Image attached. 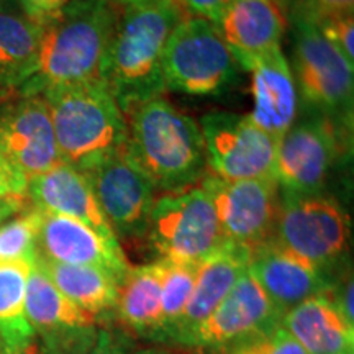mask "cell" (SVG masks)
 <instances>
[{"label": "cell", "mask_w": 354, "mask_h": 354, "mask_svg": "<svg viewBox=\"0 0 354 354\" xmlns=\"http://www.w3.org/2000/svg\"><path fill=\"white\" fill-rule=\"evenodd\" d=\"M26 187L25 177L0 154V198L26 197Z\"/></svg>", "instance_id": "35"}, {"label": "cell", "mask_w": 354, "mask_h": 354, "mask_svg": "<svg viewBox=\"0 0 354 354\" xmlns=\"http://www.w3.org/2000/svg\"><path fill=\"white\" fill-rule=\"evenodd\" d=\"M25 19L38 26H44L55 20L73 0H19Z\"/></svg>", "instance_id": "33"}, {"label": "cell", "mask_w": 354, "mask_h": 354, "mask_svg": "<svg viewBox=\"0 0 354 354\" xmlns=\"http://www.w3.org/2000/svg\"><path fill=\"white\" fill-rule=\"evenodd\" d=\"M159 261L161 268V312H162V346H171L177 326L187 308L196 284L197 266L192 263Z\"/></svg>", "instance_id": "27"}, {"label": "cell", "mask_w": 354, "mask_h": 354, "mask_svg": "<svg viewBox=\"0 0 354 354\" xmlns=\"http://www.w3.org/2000/svg\"><path fill=\"white\" fill-rule=\"evenodd\" d=\"M113 317L131 338L162 343L159 261L128 268L122 277Z\"/></svg>", "instance_id": "22"}, {"label": "cell", "mask_w": 354, "mask_h": 354, "mask_svg": "<svg viewBox=\"0 0 354 354\" xmlns=\"http://www.w3.org/2000/svg\"><path fill=\"white\" fill-rule=\"evenodd\" d=\"M37 263L51 279V282L63 292L71 302L86 310L87 313L104 323L112 318L117 308L118 290L123 276L94 266H69L53 263L39 258Z\"/></svg>", "instance_id": "24"}, {"label": "cell", "mask_w": 354, "mask_h": 354, "mask_svg": "<svg viewBox=\"0 0 354 354\" xmlns=\"http://www.w3.org/2000/svg\"><path fill=\"white\" fill-rule=\"evenodd\" d=\"M292 24V74L304 107L315 115L351 118L354 66L335 50L308 17L289 10Z\"/></svg>", "instance_id": "6"}, {"label": "cell", "mask_w": 354, "mask_h": 354, "mask_svg": "<svg viewBox=\"0 0 354 354\" xmlns=\"http://www.w3.org/2000/svg\"><path fill=\"white\" fill-rule=\"evenodd\" d=\"M37 254L53 263L94 266L125 276L130 268L118 240L107 238L76 218L43 212Z\"/></svg>", "instance_id": "17"}, {"label": "cell", "mask_w": 354, "mask_h": 354, "mask_svg": "<svg viewBox=\"0 0 354 354\" xmlns=\"http://www.w3.org/2000/svg\"><path fill=\"white\" fill-rule=\"evenodd\" d=\"M25 315L44 354H86L104 325L57 290L37 258L26 282Z\"/></svg>", "instance_id": "10"}, {"label": "cell", "mask_w": 354, "mask_h": 354, "mask_svg": "<svg viewBox=\"0 0 354 354\" xmlns=\"http://www.w3.org/2000/svg\"><path fill=\"white\" fill-rule=\"evenodd\" d=\"M115 3H118V6H123V3H128V2H131V0H113Z\"/></svg>", "instance_id": "40"}, {"label": "cell", "mask_w": 354, "mask_h": 354, "mask_svg": "<svg viewBox=\"0 0 354 354\" xmlns=\"http://www.w3.org/2000/svg\"><path fill=\"white\" fill-rule=\"evenodd\" d=\"M0 154L26 183L61 162L46 100L20 95L0 107Z\"/></svg>", "instance_id": "15"}, {"label": "cell", "mask_w": 354, "mask_h": 354, "mask_svg": "<svg viewBox=\"0 0 354 354\" xmlns=\"http://www.w3.org/2000/svg\"><path fill=\"white\" fill-rule=\"evenodd\" d=\"M238 63L215 24L185 17L172 32L161 61L162 87L189 95H216L227 91Z\"/></svg>", "instance_id": "8"}, {"label": "cell", "mask_w": 354, "mask_h": 354, "mask_svg": "<svg viewBox=\"0 0 354 354\" xmlns=\"http://www.w3.org/2000/svg\"><path fill=\"white\" fill-rule=\"evenodd\" d=\"M50 109L61 162L91 172L127 148V122L107 84L99 81L41 92Z\"/></svg>", "instance_id": "4"}, {"label": "cell", "mask_w": 354, "mask_h": 354, "mask_svg": "<svg viewBox=\"0 0 354 354\" xmlns=\"http://www.w3.org/2000/svg\"><path fill=\"white\" fill-rule=\"evenodd\" d=\"M133 354H184L180 353L177 348H165V346H149V348H141V349H135Z\"/></svg>", "instance_id": "37"}, {"label": "cell", "mask_w": 354, "mask_h": 354, "mask_svg": "<svg viewBox=\"0 0 354 354\" xmlns=\"http://www.w3.org/2000/svg\"><path fill=\"white\" fill-rule=\"evenodd\" d=\"M28 198L26 197H15V198H0V225L13 215L20 214L25 209H28Z\"/></svg>", "instance_id": "36"}, {"label": "cell", "mask_w": 354, "mask_h": 354, "mask_svg": "<svg viewBox=\"0 0 354 354\" xmlns=\"http://www.w3.org/2000/svg\"><path fill=\"white\" fill-rule=\"evenodd\" d=\"M2 354H44L41 346H39V343L35 339L30 344H26L24 348H19V349H13V351H8V353H2Z\"/></svg>", "instance_id": "38"}, {"label": "cell", "mask_w": 354, "mask_h": 354, "mask_svg": "<svg viewBox=\"0 0 354 354\" xmlns=\"http://www.w3.org/2000/svg\"><path fill=\"white\" fill-rule=\"evenodd\" d=\"M189 17L177 0H131L120 6L117 26L102 66L122 112L162 92L161 61L176 26Z\"/></svg>", "instance_id": "2"}, {"label": "cell", "mask_w": 354, "mask_h": 354, "mask_svg": "<svg viewBox=\"0 0 354 354\" xmlns=\"http://www.w3.org/2000/svg\"><path fill=\"white\" fill-rule=\"evenodd\" d=\"M26 197L35 209L76 218L104 236L117 240L100 209L88 177L64 162L30 180Z\"/></svg>", "instance_id": "20"}, {"label": "cell", "mask_w": 354, "mask_h": 354, "mask_svg": "<svg viewBox=\"0 0 354 354\" xmlns=\"http://www.w3.org/2000/svg\"><path fill=\"white\" fill-rule=\"evenodd\" d=\"M145 238L158 259L198 264L223 245L214 202L201 184L158 197Z\"/></svg>", "instance_id": "7"}, {"label": "cell", "mask_w": 354, "mask_h": 354, "mask_svg": "<svg viewBox=\"0 0 354 354\" xmlns=\"http://www.w3.org/2000/svg\"><path fill=\"white\" fill-rule=\"evenodd\" d=\"M2 353H3V351H2V349H0V354H2Z\"/></svg>", "instance_id": "42"}, {"label": "cell", "mask_w": 354, "mask_h": 354, "mask_svg": "<svg viewBox=\"0 0 354 354\" xmlns=\"http://www.w3.org/2000/svg\"><path fill=\"white\" fill-rule=\"evenodd\" d=\"M248 271L282 317L305 300L323 294L331 284V279L317 266L272 238L251 250Z\"/></svg>", "instance_id": "16"}, {"label": "cell", "mask_w": 354, "mask_h": 354, "mask_svg": "<svg viewBox=\"0 0 354 354\" xmlns=\"http://www.w3.org/2000/svg\"><path fill=\"white\" fill-rule=\"evenodd\" d=\"M2 6H3V0H0V10H2Z\"/></svg>", "instance_id": "41"}, {"label": "cell", "mask_w": 354, "mask_h": 354, "mask_svg": "<svg viewBox=\"0 0 354 354\" xmlns=\"http://www.w3.org/2000/svg\"><path fill=\"white\" fill-rule=\"evenodd\" d=\"M289 20L272 0H233L216 28L238 66L250 69L261 57L281 50Z\"/></svg>", "instance_id": "18"}, {"label": "cell", "mask_w": 354, "mask_h": 354, "mask_svg": "<svg viewBox=\"0 0 354 354\" xmlns=\"http://www.w3.org/2000/svg\"><path fill=\"white\" fill-rule=\"evenodd\" d=\"M117 240L143 238L156 187L133 162L127 148L86 174Z\"/></svg>", "instance_id": "14"}, {"label": "cell", "mask_w": 354, "mask_h": 354, "mask_svg": "<svg viewBox=\"0 0 354 354\" xmlns=\"http://www.w3.org/2000/svg\"><path fill=\"white\" fill-rule=\"evenodd\" d=\"M251 250L236 243L225 241L197 266L196 284L185 308L183 320L177 326L172 348H183L194 330L227 297L236 281L248 271Z\"/></svg>", "instance_id": "19"}, {"label": "cell", "mask_w": 354, "mask_h": 354, "mask_svg": "<svg viewBox=\"0 0 354 354\" xmlns=\"http://www.w3.org/2000/svg\"><path fill=\"white\" fill-rule=\"evenodd\" d=\"M33 263L0 264V349L3 353L35 342L25 315L26 282Z\"/></svg>", "instance_id": "26"}, {"label": "cell", "mask_w": 354, "mask_h": 354, "mask_svg": "<svg viewBox=\"0 0 354 354\" xmlns=\"http://www.w3.org/2000/svg\"><path fill=\"white\" fill-rule=\"evenodd\" d=\"M177 2L189 17H198L216 25L233 0H177Z\"/></svg>", "instance_id": "34"}, {"label": "cell", "mask_w": 354, "mask_h": 354, "mask_svg": "<svg viewBox=\"0 0 354 354\" xmlns=\"http://www.w3.org/2000/svg\"><path fill=\"white\" fill-rule=\"evenodd\" d=\"M41 26L0 10V87L19 88L37 64Z\"/></svg>", "instance_id": "25"}, {"label": "cell", "mask_w": 354, "mask_h": 354, "mask_svg": "<svg viewBox=\"0 0 354 354\" xmlns=\"http://www.w3.org/2000/svg\"><path fill=\"white\" fill-rule=\"evenodd\" d=\"M272 240L333 281L348 268L351 220L342 203L325 192H281Z\"/></svg>", "instance_id": "5"}, {"label": "cell", "mask_w": 354, "mask_h": 354, "mask_svg": "<svg viewBox=\"0 0 354 354\" xmlns=\"http://www.w3.org/2000/svg\"><path fill=\"white\" fill-rule=\"evenodd\" d=\"M335 118L313 115L294 123L279 141L274 179L286 194L322 192L342 154Z\"/></svg>", "instance_id": "12"}, {"label": "cell", "mask_w": 354, "mask_h": 354, "mask_svg": "<svg viewBox=\"0 0 354 354\" xmlns=\"http://www.w3.org/2000/svg\"><path fill=\"white\" fill-rule=\"evenodd\" d=\"M281 320L282 313L246 271L205 322L185 339L183 349L198 354H223L243 339L279 325Z\"/></svg>", "instance_id": "13"}, {"label": "cell", "mask_w": 354, "mask_h": 354, "mask_svg": "<svg viewBox=\"0 0 354 354\" xmlns=\"http://www.w3.org/2000/svg\"><path fill=\"white\" fill-rule=\"evenodd\" d=\"M135 349V339L120 326L102 325L95 343L86 354H133Z\"/></svg>", "instance_id": "32"}, {"label": "cell", "mask_w": 354, "mask_h": 354, "mask_svg": "<svg viewBox=\"0 0 354 354\" xmlns=\"http://www.w3.org/2000/svg\"><path fill=\"white\" fill-rule=\"evenodd\" d=\"M201 131L210 174L225 180L274 177L279 141L250 115L210 112L203 115Z\"/></svg>", "instance_id": "9"}, {"label": "cell", "mask_w": 354, "mask_h": 354, "mask_svg": "<svg viewBox=\"0 0 354 354\" xmlns=\"http://www.w3.org/2000/svg\"><path fill=\"white\" fill-rule=\"evenodd\" d=\"M41 216L32 205L0 225V264L35 263Z\"/></svg>", "instance_id": "28"}, {"label": "cell", "mask_w": 354, "mask_h": 354, "mask_svg": "<svg viewBox=\"0 0 354 354\" xmlns=\"http://www.w3.org/2000/svg\"><path fill=\"white\" fill-rule=\"evenodd\" d=\"M127 151L156 189L192 187L207 169L201 127L161 94L123 110Z\"/></svg>", "instance_id": "3"}, {"label": "cell", "mask_w": 354, "mask_h": 354, "mask_svg": "<svg viewBox=\"0 0 354 354\" xmlns=\"http://www.w3.org/2000/svg\"><path fill=\"white\" fill-rule=\"evenodd\" d=\"M120 6L113 0H73L55 20L41 26L37 64L20 95L102 79Z\"/></svg>", "instance_id": "1"}, {"label": "cell", "mask_w": 354, "mask_h": 354, "mask_svg": "<svg viewBox=\"0 0 354 354\" xmlns=\"http://www.w3.org/2000/svg\"><path fill=\"white\" fill-rule=\"evenodd\" d=\"M315 25L331 46L342 53L349 64L354 66V15L317 21Z\"/></svg>", "instance_id": "30"}, {"label": "cell", "mask_w": 354, "mask_h": 354, "mask_svg": "<svg viewBox=\"0 0 354 354\" xmlns=\"http://www.w3.org/2000/svg\"><path fill=\"white\" fill-rule=\"evenodd\" d=\"M290 10H297L317 24L354 15V0H294Z\"/></svg>", "instance_id": "31"}, {"label": "cell", "mask_w": 354, "mask_h": 354, "mask_svg": "<svg viewBox=\"0 0 354 354\" xmlns=\"http://www.w3.org/2000/svg\"><path fill=\"white\" fill-rule=\"evenodd\" d=\"M281 325L305 354H354V326L344 320L325 294L289 310Z\"/></svg>", "instance_id": "23"}, {"label": "cell", "mask_w": 354, "mask_h": 354, "mask_svg": "<svg viewBox=\"0 0 354 354\" xmlns=\"http://www.w3.org/2000/svg\"><path fill=\"white\" fill-rule=\"evenodd\" d=\"M223 354H305V351L294 336L279 323L272 328L259 331L236 343Z\"/></svg>", "instance_id": "29"}, {"label": "cell", "mask_w": 354, "mask_h": 354, "mask_svg": "<svg viewBox=\"0 0 354 354\" xmlns=\"http://www.w3.org/2000/svg\"><path fill=\"white\" fill-rule=\"evenodd\" d=\"M251 73L253 110L248 113L261 130L277 141L295 123L299 94L290 64L282 50L261 57L248 69Z\"/></svg>", "instance_id": "21"}, {"label": "cell", "mask_w": 354, "mask_h": 354, "mask_svg": "<svg viewBox=\"0 0 354 354\" xmlns=\"http://www.w3.org/2000/svg\"><path fill=\"white\" fill-rule=\"evenodd\" d=\"M272 2H276L277 6L282 8V10H284L286 13H289L292 3H294V0H272Z\"/></svg>", "instance_id": "39"}, {"label": "cell", "mask_w": 354, "mask_h": 354, "mask_svg": "<svg viewBox=\"0 0 354 354\" xmlns=\"http://www.w3.org/2000/svg\"><path fill=\"white\" fill-rule=\"evenodd\" d=\"M201 185L214 202L225 240L250 250L271 240L281 207V189L274 177L225 180L205 172Z\"/></svg>", "instance_id": "11"}]
</instances>
